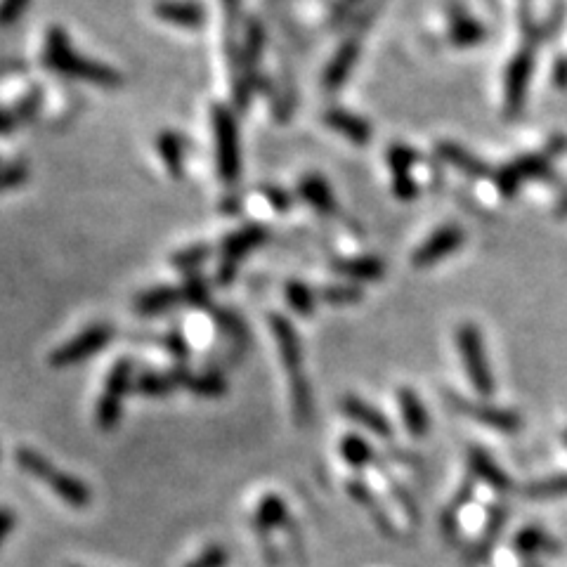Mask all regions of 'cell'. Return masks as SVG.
Here are the masks:
<instances>
[{
    "instance_id": "50",
    "label": "cell",
    "mask_w": 567,
    "mask_h": 567,
    "mask_svg": "<svg viewBox=\"0 0 567 567\" xmlns=\"http://www.w3.org/2000/svg\"><path fill=\"white\" fill-rule=\"evenodd\" d=\"M563 445L567 447V430H565V433H563Z\"/></svg>"
},
{
    "instance_id": "2",
    "label": "cell",
    "mask_w": 567,
    "mask_h": 567,
    "mask_svg": "<svg viewBox=\"0 0 567 567\" xmlns=\"http://www.w3.org/2000/svg\"><path fill=\"white\" fill-rule=\"evenodd\" d=\"M15 461L24 468L26 473L34 475V478L41 480L43 485H48L50 490L64 501V504H69L74 508H83L90 504V499H93V494H90L86 482L74 478V475L64 473L62 468H57L50 459H45L41 452H36V449L17 447Z\"/></svg>"
},
{
    "instance_id": "21",
    "label": "cell",
    "mask_w": 567,
    "mask_h": 567,
    "mask_svg": "<svg viewBox=\"0 0 567 567\" xmlns=\"http://www.w3.org/2000/svg\"><path fill=\"white\" fill-rule=\"evenodd\" d=\"M289 523V508H286V501L277 494H267V497L260 499V504L256 508V518H253V525H256V532L263 537V534H270L277 527H282Z\"/></svg>"
},
{
    "instance_id": "48",
    "label": "cell",
    "mask_w": 567,
    "mask_h": 567,
    "mask_svg": "<svg viewBox=\"0 0 567 567\" xmlns=\"http://www.w3.org/2000/svg\"><path fill=\"white\" fill-rule=\"evenodd\" d=\"M556 218H567V192L556 201Z\"/></svg>"
},
{
    "instance_id": "13",
    "label": "cell",
    "mask_w": 567,
    "mask_h": 567,
    "mask_svg": "<svg viewBox=\"0 0 567 567\" xmlns=\"http://www.w3.org/2000/svg\"><path fill=\"white\" fill-rule=\"evenodd\" d=\"M341 409L350 421L360 423L362 428H367L369 433L378 435V438L388 440L390 435H393V426H390V421L386 419V416L378 412L376 407H371L369 402H364L362 397L345 395L341 400Z\"/></svg>"
},
{
    "instance_id": "23",
    "label": "cell",
    "mask_w": 567,
    "mask_h": 567,
    "mask_svg": "<svg viewBox=\"0 0 567 567\" xmlns=\"http://www.w3.org/2000/svg\"><path fill=\"white\" fill-rule=\"evenodd\" d=\"M156 149H159V156L168 168V173L175 180H180L182 171H185V140L178 133H173V130H164L159 135V140H156Z\"/></svg>"
},
{
    "instance_id": "1",
    "label": "cell",
    "mask_w": 567,
    "mask_h": 567,
    "mask_svg": "<svg viewBox=\"0 0 567 567\" xmlns=\"http://www.w3.org/2000/svg\"><path fill=\"white\" fill-rule=\"evenodd\" d=\"M45 64L57 74L74 78V81H86L100 88H119L123 76L119 71L107 67V64L93 62L83 57L81 52L71 48L69 36L62 29H50L48 41H45Z\"/></svg>"
},
{
    "instance_id": "11",
    "label": "cell",
    "mask_w": 567,
    "mask_h": 567,
    "mask_svg": "<svg viewBox=\"0 0 567 567\" xmlns=\"http://www.w3.org/2000/svg\"><path fill=\"white\" fill-rule=\"evenodd\" d=\"M461 244H464V230L459 225H445L423 241L419 251L412 256V263L414 267H430L438 263V260L447 258L449 253L459 251Z\"/></svg>"
},
{
    "instance_id": "4",
    "label": "cell",
    "mask_w": 567,
    "mask_h": 567,
    "mask_svg": "<svg viewBox=\"0 0 567 567\" xmlns=\"http://www.w3.org/2000/svg\"><path fill=\"white\" fill-rule=\"evenodd\" d=\"M456 345H459L461 362H464L468 381H471L475 393L480 397H492L494 390H497V381H494L490 362H487L485 341H482L480 329L468 322L461 324L456 329Z\"/></svg>"
},
{
    "instance_id": "15",
    "label": "cell",
    "mask_w": 567,
    "mask_h": 567,
    "mask_svg": "<svg viewBox=\"0 0 567 567\" xmlns=\"http://www.w3.org/2000/svg\"><path fill=\"white\" fill-rule=\"evenodd\" d=\"M357 57H360V41L357 34H353L341 45V50L336 52L334 60L329 62L327 71H324V88L327 90H338L348 81L350 71H353Z\"/></svg>"
},
{
    "instance_id": "27",
    "label": "cell",
    "mask_w": 567,
    "mask_h": 567,
    "mask_svg": "<svg viewBox=\"0 0 567 567\" xmlns=\"http://www.w3.org/2000/svg\"><path fill=\"white\" fill-rule=\"evenodd\" d=\"M182 303V291L180 289H152L135 301V310L140 315H161V312L175 308V305Z\"/></svg>"
},
{
    "instance_id": "8",
    "label": "cell",
    "mask_w": 567,
    "mask_h": 567,
    "mask_svg": "<svg viewBox=\"0 0 567 567\" xmlns=\"http://www.w3.org/2000/svg\"><path fill=\"white\" fill-rule=\"evenodd\" d=\"M447 402L449 407L456 409L459 414H464L466 419L478 421L482 426L501 430V433H516V430L523 428V416L513 409H504V407H494V404L487 402H475V400H466V397L447 393Z\"/></svg>"
},
{
    "instance_id": "38",
    "label": "cell",
    "mask_w": 567,
    "mask_h": 567,
    "mask_svg": "<svg viewBox=\"0 0 567 567\" xmlns=\"http://www.w3.org/2000/svg\"><path fill=\"white\" fill-rule=\"evenodd\" d=\"M213 317H215V322H218V327L223 329L227 336H232L234 341L244 343V338H249V329H246L244 319H241L237 312H232V310H213Z\"/></svg>"
},
{
    "instance_id": "26",
    "label": "cell",
    "mask_w": 567,
    "mask_h": 567,
    "mask_svg": "<svg viewBox=\"0 0 567 567\" xmlns=\"http://www.w3.org/2000/svg\"><path fill=\"white\" fill-rule=\"evenodd\" d=\"M334 272L355 279V282H376V279L383 277V263L374 256L338 260V263H334Z\"/></svg>"
},
{
    "instance_id": "37",
    "label": "cell",
    "mask_w": 567,
    "mask_h": 567,
    "mask_svg": "<svg viewBox=\"0 0 567 567\" xmlns=\"http://www.w3.org/2000/svg\"><path fill=\"white\" fill-rule=\"evenodd\" d=\"M319 298H322L327 305H336V308L338 305H353V303L362 301V289L353 284H336V286H327V289H322Z\"/></svg>"
},
{
    "instance_id": "6",
    "label": "cell",
    "mask_w": 567,
    "mask_h": 567,
    "mask_svg": "<svg viewBox=\"0 0 567 567\" xmlns=\"http://www.w3.org/2000/svg\"><path fill=\"white\" fill-rule=\"evenodd\" d=\"M130 386H133V362H130L128 357H121V360L109 369L100 404H97V426L102 430H112L119 426L123 400H126Z\"/></svg>"
},
{
    "instance_id": "5",
    "label": "cell",
    "mask_w": 567,
    "mask_h": 567,
    "mask_svg": "<svg viewBox=\"0 0 567 567\" xmlns=\"http://www.w3.org/2000/svg\"><path fill=\"white\" fill-rule=\"evenodd\" d=\"M213 133H215V164H218L220 180L232 185L241 173V152H239V126L232 109L215 104L213 107Z\"/></svg>"
},
{
    "instance_id": "14",
    "label": "cell",
    "mask_w": 567,
    "mask_h": 567,
    "mask_svg": "<svg viewBox=\"0 0 567 567\" xmlns=\"http://www.w3.org/2000/svg\"><path fill=\"white\" fill-rule=\"evenodd\" d=\"M154 12L161 22L182 26V29H201L206 24V10L194 0H159Z\"/></svg>"
},
{
    "instance_id": "28",
    "label": "cell",
    "mask_w": 567,
    "mask_h": 567,
    "mask_svg": "<svg viewBox=\"0 0 567 567\" xmlns=\"http://www.w3.org/2000/svg\"><path fill=\"white\" fill-rule=\"evenodd\" d=\"M289 390H291V409L293 419L298 426H308L312 419V390L305 374L291 376L289 378Z\"/></svg>"
},
{
    "instance_id": "16",
    "label": "cell",
    "mask_w": 567,
    "mask_h": 567,
    "mask_svg": "<svg viewBox=\"0 0 567 567\" xmlns=\"http://www.w3.org/2000/svg\"><path fill=\"white\" fill-rule=\"evenodd\" d=\"M397 402H400V412L407 426L409 435L416 440L426 438L430 430V419L426 407H423L419 393H414L412 388H400L397 390Z\"/></svg>"
},
{
    "instance_id": "34",
    "label": "cell",
    "mask_w": 567,
    "mask_h": 567,
    "mask_svg": "<svg viewBox=\"0 0 567 567\" xmlns=\"http://www.w3.org/2000/svg\"><path fill=\"white\" fill-rule=\"evenodd\" d=\"M135 388L140 390L142 395L147 397H166L171 395L175 388V381L171 378V374H159V371H145L135 383Z\"/></svg>"
},
{
    "instance_id": "22",
    "label": "cell",
    "mask_w": 567,
    "mask_h": 567,
    "mask_svg": "<svg viewBox=\"0 0 567 567\" xmlns=\"http://www.w3.org/2000/svg\"><path fill=\"white\" fill-rule=\"evenodd\" d=\"M348 494L364 508V511H367V516L374 520V525L378 527V530L386 534V537H395V527H393V523H390L388 513L383 511V506L376 501L374 492H371L369 487L364 485V482H360V480L348 482Z\"/></svg>"
},
{
    "instance_id": "30",
    "label": "cell",
    "mask_w": 567,
    "mask_h": 567,
    "mask_svg": "<svg viewBox=\"0 0 567 567\" xmlns=\"http://www.w3.org/2000/svg\"><path fill=\"white\" fill-rule=\"evenodd\" d=\"M341 456L345 459V464H350L353 468H367L371 461H374V449L360 435H345L341 440Z\"/></svg>"
},
{
    "instance_id": "42",
    "label": "cell",
    "mask_w": 567,
    "mask_h": 567,
    "mask_svg": "<svg viewBox=\"0 0 567 567\" xmlns=\"http://www.w3.org/2000/svg\"><path fill=\"white\" fill-rule=\"evenodd\" d=\"M388 164H390V168H393V178H400V175H409V168L416 164V152H414V149L404 147V145L390 147Z\"/></svg>"
},
{
    "instance_id": "36",
    "label": "cell",
    "mask_w": 567,
    "mask_h": 567,
    "mask_svg": "<svg viewBox=\"0 0 567 567\" xmlns=\"http://www.w3.org/2000/svg\"><path fill=\"white\" fill-rule=\"evenodd\" d=\"M211 249H208L206 244H199V246H189V249L185 251H180V253H175V256L171 258V263L175 270H182V272H197V267H201L206 263L208 258H211Z\"/></svg>"
},
{
    "instance_id": "12",
    "label": "cell",
    "mask_w": 567,
    "mask_h": 567,
    "mask_svg": "<svg viewBox=\"0 0 567 567\" xmlns=\"http://www.w3.org/2000/svg\"><path fill=\"white\" fill-rule=\"evenodd\" d=\"M270 329L275 334L279 357H282L284 369L289 371V376H301L303 371V348L301 341H298L296 329L291 327V322L282 315H272L270 317Z\"/></svg>"
},
{
    "instance_id": "32",
    "label": "cell",
    "mask_w": 567,
    "mask_h": 567,
    "mask_svg": "<svg viewBox=\"0 0 567 567\" xmlns=\"http://www.w3.org/2000/svg\"><path fill=\"white\" fill-rule=\"evenodd\" d=\"M504 523H506V511L501 506H497L492 511L490 523H487V527H485V534H482L478 542L473 544V551H471L473 560H482L487 556V553H490L492 544L497 542V537H499V532H501V527H504Z\"/></svg>"
},
{
    "instance_id": "19",
    "label": "cell",
    "mask_w": 567,
    "mask_h": 567,
    "mask_svg": "<svg viewBox=\"0 0 567 567\" xmlns=\"http://www.w3.org/2000/svg\"><path fill=\"white\" fill-rule=\"evenodd\" d=\"M324 121H327V126L334 128L336 133H341L343 138L355 142V145H367L371 140L369 123L360 119V116L345 112V109H329V112L324 114Z\"/></svg>"
},
{
    "instance_id": "51",
    "label": "cell",
    "mask_w": 567,
    "mask_h": 567,
    "mask_svg": "<svg viewBox=\"0 0 567 567\" xmlns=\"http://www.w3.org/2000/svg\"><path fill=\"white\" fill-rule=\"evenodd\" d=\"M0 166H3V164H0Z\"/></svg>"
},
{
    "instance_id": "40",
    "label": "cell",
    "mask_w": 567,
    "mask_h": 567,
    "mask_svg": "<svg viewBox=\"0 0 567 567\" xmlns=\"http://www.w3.org/2000/svg\"><path fill=\"white\" fill-rule=\"evenodd\" d=\"M41 107H43V90L41 88H34L31 93H26L22 100L17 102V107H15V119L17 123H29V121H34L38 112H41Z\"/></svg>"
},
{
    "instance_id": "33",
    "label": "cell",
    "mask_w": 567,
    "mask_h": 567,
    "mask_svg": "<svg viewBox=\"0 0 567 567\" xmlns=\"http://www.w3.org/2000/svg\"><path fill=\"white\" fill-rule=\"evenodd\" d=\"M180 291H182V303L192 305V308H201V310L211 308V289H208L204 277H199L197 272L187 275V282Z\"/></svg>"
},
{
    "instance_id": "44",
    "label": "cell",
    "mask_w": 567,
    "mask_h": 567,
    "mask_svg": "<svg viewBox=\"0 0 567 567\" xmlns=\"http://www.w3.org/2000/svg\"><path fill=\"white\" fill-rule=\"evenodd\" d=\"M164 345H166L168 353H171L173 357H178V360H187V357H189V345H187L185 336H182L180 331H171V334H166Z\"/></svg>"
},
{
    "instance_id": "41",
    "label": "cell",
    "mask_w": 567,
    "mask_h": 567,
    "mask_svg": "<svg viewBox=\"0 0 567 567\" xmlns=\"http://www.w3.org/2000/svg\"><path fill=\"white\" fill-rule=\"evenodd\" d=\"M230 565V551L223 549L220 544L206 546L197 558L189 560L185 567H227Z\"/></svg>"
},
{
    "instance_id": "10",
    "label": "cell",
    "mask_w": 567,
    "mask_h": 567,
    "mask_svg": "<svg viewBox=\"0 0 567 567\" xmlns=\"http://www.w3.org/2000/svg\"><path fill=\"white\" fill-rule=\"evenodd\" d=\"M534 45L537 41H527L523 50L513 57V62L508 64V74H506V102H504V112L508 119L518 116L523 112L527 86H530L532 69H534Z\"/></svg>"
},
{
    "instance_id": "43",
    "label": "cell",
    "mask_w": 567,
    "mask_h": 567,
    "mask_svg": "<svg viewBox=\"0 0 567 567\" xmlns=\"http://www.w3.org/2000/svg\"><path fill=\"white\" fill-rule=\"evenodd\" d=\"M29 3L31 0H0V26L8 29V26L17 24L19 17L29 8Z\"/></svg>"
},
{
    "instance_id": "45",
    "label": "cell",
    "mask_w": 567,
    "mask_h": 567,
    "mask_svg": "<svg viewBox=\"0 0 567 567\" xmlns=\"http://www.w3.org/2000/svg\"><path fill=\"white\" fill-rule=\"evenodd\" d=\"M12 530H15V513L10 508H0V546L5 544Z\"/></svg>"
},
{
    "instance_id": "35",
    "label": "cell",
    "mask_w": 567,
    "mask_h": 567,
    "mask_svg": "<svg viewBox=\"0 0 567 567\" xmlns=\"http://www.w3.org/2000/svg\"><path fill=\"white\" fill-rule=\"evenodd\" d=\"M286 298H289V305L298 312V315L308 317V315H312V312H315L317 296L308 284L296 282V279H293V282L286 284Z\"/></svg>"
},
{
    "instance_id": "7",
    "label": "cell",
    "mask_w": 567,
    "mask_h": 567,
    "mask_svg": "<svg viewBox=\"0 0 567 567\" xmlns=\"http://www.w3.org/2000/svg\"><path fill=\"white\" fill-rule=\"evenodd\" d=\"M267 239H270V232H267V227L258 223L246 225L241 227L239 232L230 234V237L223 241V260H220L218 267V284L220 286L232 284V279L237 277L241 260L249 256V253L260 249Z\"/></svg>"
},
{
    "instance_id": "39",
    "label": "cell",
    "mask_w": 567,
    "mask_h": 567,
    "mask_svg": "<svg viewBox=\"0 0 567 567\" xmlns=\"http://www.w3.org/2000/svg\"><path fill=\"white\" fill-rule=\"evenodd\" d=\"M29 180V164L24 161H12V164L0 166V194L10 192Z\"/></svg>"
},
{
    "instance_id": "20",
    "label": "cell",
    "mask_w": 567,
    "mask_h": 567,
    "mask_svg": "<svg viewBox=\"0 0 567 567\" xmlns=\"http://www.w3.org/2000/svg\"><path fill=\"white\" fill-rule=\"evenodd\" d=\"M513 546L525 560H534L537 553H560V546L551 534H546L542 527L530 525L523 527L516 537H513Z\"/></svg>"
},
{
    "instance_id": "49",
    "label": "cell",
    "mask_w": 567,
    "mask_h": 567,
    "mask_svg": "<svg viewBox=\"0 0 567 567\" xmlns=\"http://www.w3.org/2000/svg\"><path fill=\"white\" fill-rule=\"evenodd\" d=\"M525 567H542L537 560H525Z\"/></svg>"
},
{
    "instance_id": "18",
    "label": "cell",
    "mask_w": 567,
    "mask_h": 567,
    "mask_svg": "<svg viewBox=\"0 0 567 567\" xmlns=\"http://www.w3.org/2000/svg\"><path fill=\"white\" fill-rule=\"evenodd\" d=\"M487 31L478 19L466 15L464 10L456 8L452 12V22H449V41H452L456 48H473V45L485 43Z\"/></svg>"
},
{
    "instance_id": "25",
    "label": "cell",
    "mask_w": 567,
    "mask_h": 567,
    "mask_svg": "<svg viewBox=\"0 0 567 567\" xmlns=\"http://www.w3.org/2000/svg\"><path fill=\"white\" fill-rule=\"evenodd\" d=\"M301 197L322 215H334L336 213V199L331 194L327 180H322L319 175H308L301 182Z\"/></svg>"
},
{
    "instance_id": "9",
    "label": "cell",
    "mask_w": 567,
    "mask_h": 567,
    "mask_svg": "<svg viewBox=\"0 0 567 567\" xmlns=\"http://www.w3.org/2000/svg\"><path fill=\"white\" fill-rule=\"evenodd\" d=\"M114 338V329L109 324H95V327H88L83 334H78L76 338H71L69 343H64L60 350L50 355V367L64 369V367H74V364L88 360L90 355L100 353L109 345V341Z\"/></svg>"
},
{
    "instance_id": "29",
    "label": "cell",
    "mask_w": 567,
    "mask_h": 567,
    "mask_svg": "<svg viewBox=\"0 0 567 567\" xmlns=\"http://www.w3.org/2000/svg\"><path fill=\"white\" fill-rule=\"evenodd\" d=\"M185 388L192 390L199 397H220L227 393V381L218 371H201V374H189Z\"/></svg>"
},
{
    "instance_id": "31",
    "label": "cell",
    "mask_w": 567,
    "mask_h": 567,
    "mask_svg": "<svg viewBox=\"0 0 567 567\" xmlns=\"http://www.w3.org/2000/svg\"><path fill=\"white\" fill-rule=\"evenodd\" d=\"M523 497L544 501V499H565L567 497V473L565 475H553V478L530 482L523 487Z\"/></svg>"
},
{
    "instance_id": "3",
    "label": "cell",
    "mask_w": 567,
    "mask_h": 567,
    "mask_svg": "<svg viewBox=\"0 0 567 567\" xmlns=\"http://www.w3.org/2000/svg\"><path fill=\"white\" fill-rule=\"evenodd\" d=\"M565 145L567 142L563 138H556L544 152L525 154L513 161V164L501 168L499 173H494V182H497L499 192L504 194V197H513V194L518 192V187L523 185V180L551 178V161L563 152Z\"/></svg>"
},
{
    "instance_id": "24",
    "label": "cell",
    "mask_w": 567,
    "mask_h": 567,
    "mask_svg": "<svg viewBox=\"0 0 567 567\" xmlns=\"http://www.w3.org/2000/svg\"><path fill=\"white\" fill-rule=\"evenodd\" d=\"M438 154L447 161V164L456 166L459 171H464L466 175H473V178H487V175H492L490 168L482 164L478 156L466 152L464 147L454 145V142H442V145L438 147Z\"/></svg>"
},
{
    "instance_id": "46",
    "label": "cell",
    "mask_w": 567,
    "mask_h": 567,
    "mask_svg": "<svg viewBox=\"0 0 567 567\" xmlns=\"http://www.w3.org/2000/svg\"><path fill=\"white\" fill-rule=\"evenodd\" d=\"M267 199L272 201V206H275L277 211H289L291 197H289V194H284V189L270 187V189H267Z\"/></svg>"
},
{
    "instance_id": "47",
    "label": "cell",
    "mask_w": 567,
    "mask_h": 567,
    "mask_svg": "<svg viewBox=\"0 0 567 567\" xmlns=\"http://www.w3.org/2000/svg\"><path fill=\"white\" fill-rule=\"evenodd\" d=\"M15 128H17L15 114L3 112V109H0V135H10Z\"/></svg>"
},
{
    "instance_id": "17",
    "label": "cell",
    "mask_w": 567,
    "mask_h": 567,
    "mask_svg": "<svg viewBox=\"0 0 567 567\" xmlns=\"http://www.w3.org/2000/svg\"><path fill=\"white\" fill-rule=\"evenodd\" d=\"M468 464H471V471L475 478L485 480L487 485L494 487L497 492H508L513 487L511 478L501 471L497 461H494L492 456L485 452V449L471 447V452H468Z\"/></svg>"
}]
</instances>
